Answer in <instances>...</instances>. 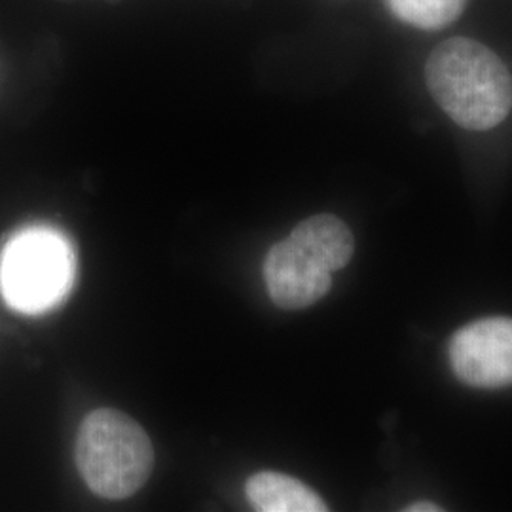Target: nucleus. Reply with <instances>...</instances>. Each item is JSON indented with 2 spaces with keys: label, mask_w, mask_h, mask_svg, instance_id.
<instances>
[{
  "label": "nucleus",
  "mask_w": 512,
  "mask_h": 512,
  "mask_svg": "<svg viewBox=\"0 0 512 512\" xmlns=\"http://www.w3.org/2000/svg\"><path fill=\"white\" fill-rule=\"evenodd\" d=\"M425 84L458 126L486 131L512 109V76L484 44L456 37L439 44L425 63Z\"/></svg>",
  "instance_id": "f257e3e1"
},
{
  "label": "nucleus",
  "mask_w": 512,
  "mask_h": 512,
  "mask_svg": "<svg viewBox=\"0 0 512 512\" xmlns=\"http://www.w3.org/2000/svg\"><path fill=\"white\" fill-rule=\"evenodd\" d=\"M73 277V249L52 228H25L2 249L0 293L21 313L52 310L71 291Z\"/></svg>",
  "instance_id": "20e7f679"
},
{
  "label": "nucleus",
  "mask_w": 512,
  "mask_h": 512,
  "mask_svg": "<svg viewBox=\"0 0 512 512\" xmlns=\"http://www.w3.org/2000/svg\"><path fill=\"white\" fill-rule=\"evenodd\" d=\"M355 251L346 222L334 215L302 220L291 236L270 249L264 277L270 298L283 310H304L332 287V274L346 268Z\"/></svg>",
  "instance_id": "f03ea898"
},
{
  "label": "nucleus",
  "mask_w": 512,
  "mask_h": 512,
  "mask_svg": "<svg viewBox=\"0 0 512 512\" xmlns=\"http://www.w3.org/2000/svg\"><path fill=\"white\" fill-rule=\"evenodd\" d=\"M395 18L423 31L442 29L463 14L467 0H387Z\"/></svg>",
  "instance_id": "0eeeda50"
},
{
  "label": "nucleus",
  "mask_w": 512,
  "mask_h": 512,
  "mask_svg": "<svg viewBox=\"0 0 512 512\" xmlns=\"http://www.w3.org/2000/svg\"><path fill=\"white\" fill-rule=\"evenodd\" d=\"M76 467L93 494L120 501L145 486L154 448L147 431L128 414L99 408L80 425Z\"/></svg>",
  "instance_id": "7ed1b4c3"
},
{
  "label": "nucleus",
  "mask_w": 512,
  "mask_h": 512,
  "mask_svg": "<svg viewBox=\"0 0 512 512\" xmlns=\"http://www.w3.org/2000/svg\"><path fill=\"white\" fill-rule=\"evenodd\" d=\"M408 512H440L439 505H435V503H414V505H410Z\"/></svg>",
  "instance_id": "6e6552de"
},
{
  "label": "nucleus",
  "mask_w": 512,
  "mask_h": 512,
  "mask_svg": "<svg viewBox=\"0 0 512 512\" xmlns=\"http://www.w3.org/2000/svg\"><path fill=\"white\" fill-rule=\"evenodd\" d=\"M448 351L459 382L480 389L512 385L511 317H486L459 329Z\"/></svg>",
  "instance_id": "39448f33"
},
{
  "label": "nucleus",
  "mask_w": 512,
  "mask_h": 512,
  "mask_svg": "<svg viewBox=\"0 0 512 512\" xmlns=\"http://www.w3.org/2000/svg\"><path fill=\"white\" fill-rule=\"evenodd\" d=\"M249 503L260 512H325L329 505L293 476L256 473L245 484Z\"/></svg>",
  "instance_id": "423d86ee"
}]
</instances>
